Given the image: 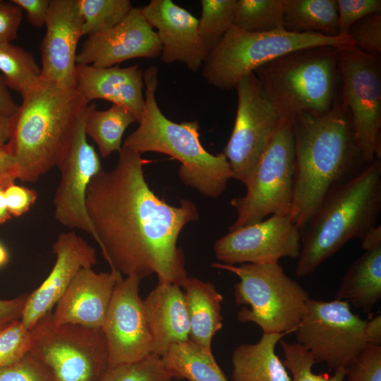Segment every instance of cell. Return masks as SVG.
I'll return each instance as SVG.
<instances>
[{"label": "cell", "instance_id": "obj_1", "mask_svg": "<svg viewBox=\"0 0 381 381\" xmlns=\"http://www.w3.org/2000/svg\"><path fill=\"white\" fill-rule=\"evenodd\" d=\"M141 155L122 146L115 167L89 183L85 205L94 239L111 270L141 280L156 274L158 282L181 286L188 273L177 241L198 210L191 200L173 206L159 198L144 176L150 160Z\"/></svg>", "mask_w": 381, "mask_h": 381}, {"label": "cell", "instance_id": "obj_3", "mask_svg": "<svg viewBox=\"0 0 381 381\" xmlns=\"http://www.w3.org/2000/svg\"><path fill=\"white\" fill-rule=\"evenodd\" d=\"M89 103L75 88L41 79L10 118L6 145L18 179L35 182L56 166Z\"/></svg>", "mask_w": 381, "mask_h": 381}, {"label": "cell", "instance_id": "obj_46", "mask_svg": "<svg viewBox=\"0 0 381 381\" xmlns=\"http://www.w3.org/2000/svg\"><path fill=\"white\" fill-rule=\"evenodd\" d=\"M18 108V106L13 99L2 75L0 74V117L11 118Z\"/></svg>", "mask_w": 381, "mask_h": 381}, {"label": "cell", "instance_id": "obj_16", "mask_svg": "<svg viewBox=\"0 0 381 381\" xmlns=\"http://www.w3.org/2000/svg\"><path fill=\"white\" fill-rule=\"evenodd\" d=\"M141 279L128 276L116 283L102 327L109 353V368L139 361L152 353Z\"/></svg>", "mask_w": 381, "mask_h": 381}, {"label": "cell", "instance_id": "obj_25", "mask_svg": "<svg viewBox=\"0 0 381 381\" xmlns=\"http://www.w3.org/2000/svg\"><path fill=\"white\" fill-rule=\"evenodd\" d=\"M286 333H262L258 341L237 346L231 355V381H291L275 348Z\"/></svg>", "mask_w": 381, "mask_h": 381}, {"label": "cell", "instance_id": "obj_34", "mask_svg": "<svg viewBox=\"0 0 381 381\" xmlns=\"http://www.w3.org/2000/svg\"><path fill=\"white\" fill-rule=\"evenodd\" d=\"M162 356L152 353L131 363L110 367L100 381H174Z\"/></svg>", "mask_w": 381, "mask_h": 381}, {"label": "cell", "instance_id": "obj_22", "mask_svg": "<svg viewBox=\"0 0 381 381\" xmlns=\"http://www.w3.org/2000/svg\"><path fill=\"white\" fill-rule=\"evenodd\" d=\"M143 71L139 65L96 67L77 64L75 88L88 102L103 99L125 107L139 122L145 98Z\"/></svg>", "mask_w": 381, "mask_h": 381}, {"label": "cell", "instance_id": "obj_39", "mask_svg": "<svg viewBox=\"0 0 381 381\" xmlns=\"http://www.w3.org/2000/svg\"><path fill=\"white\" fill-rule=\"evenodd\" d=\"M340 35H348L351 27L363 18L381 13L380 0H337Z\"/></svg>", "mask_w": 381, "mask_h": 381}, {"label": "cell", "instance_id": "obj_6", "mask_svg": "<svg viewBox=\"0 0 381 381\" xmlns=\"http://www.w3.org/2000/svg\"><path fill=\"white\" fill-rule=\"evenodd\" d=\"M340 49L317 46L295 50L253 72L282 119L322 116L331 109L340 93Z\"/></svg>", "mask_w": 381, "mask_h": 381}, {"label": "cell", "instance_id": "obj_33", "mask_svg": "<svg viewBox=\"0 0 381 381\" xmlns=\"http://www.w3.org/2000/svg\"><path fill=\"white\" fill-rule=\"evenodd\" d=\"M236 0H202L198 19L200 37L210 52L233 26Z\"/></svg>", "mask_w": 381, "mask_h": 381}, {"label": "cell", "instance_id": "obj_27", "mask_svg": "<svg viewBox=\"0 0 381 381\" xmlns=\"http://www.w3.org/2000/svg\"><path fill=\"white\" fill-rule=\"evenodd\" d=\"M283 28L294 33L339 35L337 0H286Z\"/></svg>", "mask_w": 381, "mask_h": 381}, {"label": "cell", "instance_id": "obj_35", "mask_svg": "<svg viewBox=\"0 0 381 381\" xmlns=\"http://www.w3.org/2000/svg\"><path fill=\"white\" fill-rule=\"evenodd\" d=\"M284 355L283 363L291 373V381H344L346 368L334 371L332 376L316 374L313 367L316 362L310 353L297 342L279 341Z\"/></svg>", "mask_w": 381, "mask_h": 381}, {"label": "cell", "instance_id": "obj_36", "mask_svg": "<svg viewBox=\"0 0 381 381\" xmlns=\"http://www.w3.org/2000/svg\"><path fill=\"white\" fill-rule=\"evenodd\" d=\"M30 332L20 321L0 327V369L11 365L29 353Z\"/></svg>", "mask_w": 381, "mask_h": 381}, {"label": "cell", "instance_id": "obj_24", "mask_svg": "<svg viewBox=\"0 0 381 381\" xmlns=\"http://www.w3.org/2000/svg\"><path fill=\"white\" fill-rule=\"evenodd\" d=\"M180 286L188 317L189 340L205 351H212V339L223 326V296L211 282L190 276Z\"/></svg>", "mask_w": 381, "mask_h": 381}, {"label": "cell", "instance_id": "obj_14", "mask_svg": "<svg viewBox=\"0 0 381 381\" xmlns=\"http://www.w3.org/2000/svg\"><path fill=\"white\" fill-rule=\"evenodd\" d=\"M87 108L57 162L60 181L53 204L54 217L61 224L83 231L94 238L95 231L86 210V193L92 178L103 168L85 132Z\"/></svg>", "mask_w": 381, "mask_h": 381}, {"label": "cell", "instance_id": "obj_4", "mask_svg": "<svg viewBox=\"0 0 381 381\" xmlns=\"http://www.w3.org/2000/svg\"><path fill=\"white\" fill-rule=\"evenodd\" d=\"M158 70L155 66L143 72L145 96L138 127L122 146L143 155L155 152L168 155L181 162L179 176L183 183L210 198H218L234 179L223 152L212 155L200 141L198 121L176 123L159 109L155 96Z\"/></svg>", "mask_w": 381, "mask_h": 381}, {"label": "cell", "instance_id": "obj_42", "mask_svg": "<svg viewBox=\"0 0 381 381\" xmlns=\"http://www.w3.org/2000/svg\"><path fill=\"white\" fill-rule=\"evenodd\" d=\"M23 10L11 1L0 0V44L11 42L18 36Z\"/></svg>", "mask_w": 381, "mask_h": 381}, {"label": "cell", "instance_id": "obj_43", "mask_svg": "<svg viewBox=\"0 0 381 381\" xmlns=\"http://www.w3.org/2000/svg\"><path fill=\"white\" fill-rule=\"evenodd\" d=\"M13 4L24 10L28 22L40 28L45 25L50 0H12Z\"/></svg>", "mask_w": 381, "mask_h": 381}, {"label": "cell", "instance_id": "obj_19", "mask_svg": "<svg viewBox=\"0 0 381 381\" xmlns=\"http://www.w3.org/2000/svg\"><path fill=\"white\" fill-rule=\"evenodd\" d=\"M52 250L54 265L42 284L29 294L20 318L29 329L52 311L76 274L81 269L92 268L97 261L95 249L74 231L59 234Z\"/></svg>", "mask_w": 381, "mask_h": 381}, {"label": "cell", "instance_id": "obj_18", "mask_svg": "<svg viewBox=\"0 0 381 381\" xmlns=\"http://www.w3.org/2000/svg\"><path fill=\"white\" fill-rule=\"evenodd\" d=\"M45 26L40 47L41 79L73 88L77 46L83 36L77 0H50Z\"/></svg>", "mask_w": 381, "mask_h": 381}, {"label": "cell", "instance_id": "obj_41", "mask_svg": "<svg viewBox=\"0 0 381 381\" xmlns=\"http://www.w3.org/2000/svg\"><path fill=\"white\" fill-rule=\"evenodd\" d=\"M4 191L8 212L14 217H20L26 213L37 198L35 190L16 185L15 183L6 186Z\"/></svg>", "mask_w": 381, "mask_h": 381}, {"label": "cell", "instance_id": "obj_32", "mask_svg": "<svg viewBox=\"0 0 381 381\" xmlns=\"http://www.w3.org/2000/svg\"><path fill=\"white\" fill-rule=\"evenodd\" d=\"M83 19V33L92 35L108 30L131 11L129 0H77Z\"/></svg>", "mask_w": 381, "mask_h": 381}, {"label": "cell", "instance_id": "obj_15", "mask_svg": "<svg viewBox=\"0 0 381 381\" xmlns=\"http://www.w3.org/2000/svg\"><path fill=\"white\" fill-rule=\"evenodd\" d=\"M302 231L290 215L266 219L232 231L214 244L218 262L226 265L275 263L282 258H298Z\"/></svg>", "mask_w": 381, "mask_h": 381}, {"label": "cell", "instance_id": "obj_44", "mask_svg": "<svg viewBox=\"0 0 381 381\" xmlns=\"http://www.w3.org/2000/svg\"><path fill=\"white\" fill-rule=\"evenodd\" d=\"M28 294H22L11 299H0V327L20 320Z\"/></svg>", "mask_w": 381, "mask_h": 381}, {"label": "cell", "instance_id": "obj_47", "mask_svg": "<svg viewBox=\"0 0 381 381\" xmlns=\"http://www.w3.org/2000/svg\"><path fill=\"white\" fill-rule=\"evenodd\" d=\"M365 337L367 345L381 346V315L373 316L366 320L365 326Z\"/></svg>", "mask_w": 381, "mask_h": 381}, {"label": "cell", "instance_id": "obj_11", "mask_svg": "<svg viewBox=\"0 0 381 381\" xmlns=\"http://www.w3.org/2000/svg\"><path fill=\"white\" fill-rule=\"evenodd\" d=\"M365 322L346 301L310 298L294 332L296 342L310 353L316 363H325L334 371L346 368L368 346Z\"/></svg>", "mask_w": 381, "mask_h": 381}, {"label": "cell", "instance_id": "obj_12", "mask_svg": "<svg viewBox=\"0 0 381 381\" xmlns=\"http://www.w3.org/2000/svg\"><path fill=\"white\" fill-rule=\"evenodd\" d=\"M340 95L365 164L381 156V58L356 47L340 49Z\"/></svg>", "mask_w": 381, "mask_h": 381}, {"label": "cell", "instance_id": "obj_30", "mask_svg": "<svg viewBox=\"0 0 381 381\" xmlns=\"http://www.w3.org/2000/svg\"><path fill=\"white\" fill-rule=\"evenodd\" d=\"M0 71L8 88L22 98L41 80V68L32 54L11 42L0 44Z\"/></svg>", "mask_w": 381, "mask_h": 381}, {"label": "cell", "instance_id": "obj_38", "mask_svg": "<svg viewBox=\"0 0 381 381\" xmlns=\"http://www.w3.org/2000/svg\"><path fill=\"white\" fill-rule=\"evenodd\" d=\"M344 381H381V346L368 345L346 368Z\"/></svg>", "mask_w": 381, "mask_h": 381}, {"label": "cell", "instance_id": "obj_10", "mask_svg": "<svg viewBox=\"0 0 381 381\" xmlns=\"http://www.w3.org/2000/svg\"><path fill=\"white\" fill-rule=\"evenodd\" d=\"M294 173L292 120L282 119L246 187V194L230 201L237 217L229 231L259 222L268 215H290Z\"/></svg>", "mask_w": 381, "mask_h": 381}, {"label": "cell", "instance_id": "obj_45", "mask_svg": "<svg viewBox=\"0 0 381 381\" xmlns=\"http://www.w3.org/2000/svg\"><path fill=\"white\" fill-rule=\"evenodd\" d=\"M18 179L16 159L6 145L0 147V188H5Z\"/></svg>", "mask_w": 381, "mask_h": 381}, {"label": "cell", "instance_id": "obj_8", "mask_svg": "<svg viewBox=\"0 0 381 381\" xmlns=\"http://www.w3.org/2000/svg\"><path fill=\"white\" fill-rule=\"evenodd\" d=\"M317 46L343 49L355 44L349 35L301 34L284 29L252 33L232 26L208 53L202 66V74L210 85L231 90L263 64L289 52Z\"/></svg>", "mask_w": 381, "mask_h": 381}, {"label": "cell", "instance_id": "obj_40", "mask_svg": "<svg viewBox=\"0 0 381 381\" xmlns=\"http://www.w3.org/2000/svg\"><path fill=\"white\" fill-rule=\"evenodd\" d=\"M0 381H54L46 369L30 353L17 363L0 369Z\"/></svg>", "mask_w": 381, "mask_h": 381}, {"label": "cell", "instance_id": "obj_9", "mask_svg": "<svg viewBox=\"0 0 381 381\" xmlns=\"http://www.w3.org/2000/svg\"><path fill=\"white\" fill-rule=\"evenodd\" d=\"M29 353L54 381H100L109 368L102 329L77 325H56L52 311L30 329Z\"/></svg>", "mask_w": 381, "mask_h": 381}, {"label": "cell", "instance_id": "obj_50", "mask_svg": "<svg viewBox=\"0 0 381 381\" xmlns=\"http://www.w3.org/2000/svg\"><path fill=\"white\" fill-rule=\"evenodd\" d=\"M9 260V253L6 247L0 242V267L5 265Z\"/></svg>", "mask_w": 381, "mask_h": 381}, {"label": "cell", "instance_id": "obj_23", "mask_svg": "<svg viewBox=\"0 0 381 381\" xmlns=\"http://www.w3.org/2000/svg\"><path fill=\"white\" fill-rule=\"evenodd\" d=\"M152 353L162 356L170 346L189 340L190 326L181 287L158 282L143 300Z\"/></svg>", "mask_w": 381, "mask_h": 381}, {"label": "cell", "instance_id": "obj_37", "mask_svg": "<svg viewBox=\"0 0 381 381\" xmlns=\"http://www.w3.org/2000/svg\"><path fill=\"white\" fill-rule=\"evenodd\" d=\"M348 35L355 47L373 54H381V13L367 16L355 23Z\"/></svg>", "mask_w": 381, "mask_h": 381}, {"label": "cell", "instance_id": "obj_13", "mask_svg": "<svg viewBox=\"0 0 381 381\" xmlns=\"http://www.w3.org/2000/svg\"><path fill=\"white\" fill-rule=\"evenodd\" d=\"M235 88L238 95L236 114L223 153L234 179L247 187L282 119L265 95L253 73L243 77Z\"/></svg>", "mask_w": 381, "mask_h": 381}, {"label": "cell", "instance_id": "obj_2", "mask_svg": "<svg viewBox=\"0 0 381 381\" xmlns=\"http://www.w3.org/2000/svg\"><path fill=\"white\" fill-rule=\"evenodd\" d=\"M292 129L295 173L290 217L303 232L325 198L366 164L340 93L325 115L295 116Z\"/></svg>", "mask_w": 381, "mask_h": 381}, {"label": "cell", "instance_id": "obj_21", "mask_svg": "<svg viewBox=\"0 0 381 381\" xmlns=\"http://www.w3.org/2000/svg\"><path fill=\"white\" fill-rule=\"evenodd\" d=\"M123 277L114 270L81 269L52 310L54 323L102 329L114 287Z\"/></svg>", "mask_w": 381, "mask_h": 381}, {"label": "cell", "instance_id": "obj_48", "mask_svg": "<svg viewBox=\"0 0 381 381\" xmlns=\"http://www.w3.org/2000/svg\"><path fill=\"white\" fill-rule=\"evenodd\" d=\"M10 133V119L0 117V147L8 143Z\"/></svg>", "mask_w": 381, "mask_h": 381}, {"label": "cell", "instance_id": "obj_17", "mask_svg": "<svg viewBox=\"0 0 381 381\" xmlns=\"http://www.w3.org/2000/svg\"><path fill=\"white\" fill-rule=\"evenodd\" d=\"M162 46L156 31L143 16L140 8L112 28L88 36L77 54L76 64L110 67L135 58L160 56Z\"/></svg>", "mask_w": 381, "mask_h": 381}, {"label": "cell", "instance_id": "obj_7", "mask_svg": "<svg viewBox=\"0 0 381 381\" xmlns=\"http://www.w3.org/2000/svg\"><path fill=\"white\" fill-rule=\"evenodd\" d=\"M212 267L231 272L239 278L234 285V299L242 307L240 322H253L262 333L294 332L306 310L309 293L291 279L278 263L226 265Z\"/></svg>", "mask_w": 381, "mask_h": 381}, {"label": "cell", "instance_id": "obj_29", "mask_svg": "<svg viewBox=\"0 0 381 381\" xmlns=\"http://www.w3.org/2000/svg\"><path fill=\"white\" fill-rule=\"evenodd\" d=\"M138 122L134 115L123 107L112 104L106 110H98L95 104L87 106L85 132L97 145L100 155L107 157L122 147L126 129Z\"/></svg>", "mask_w": 381, "mask_h": 381}, {"label": "cell", "instance_id": "obj_26", "mask_svg": "<svg viewBox=\"0 0 381 381\" xmlns=\"http://www.w3.org/2000/svg\"><path fill=\"white\" fill-rule=\"evenodd\" d=\"M381 298V244L356 259L344 274L335 299L368 313Z\"/></svg>", "mask_w": 381, "mask_h": 381}, {"label": "cell", "instance_id": "obj_5", "mask_svg": "<svg viewBox=\"0 0 381 381\" xmlns=\"http://www.w3.org/2000/svg\"><path fill=\"white\" fill-rule=\"evenodd\" d=\"M381 209V159L367 164L334 188L302 232L295 269L305 277L353 238L361 239L374 228Z\"/></svg>", "mask_w": 381, "mask_h": 381}, {"label": "cell", "instance_id": "obj_28", "mask_svg": "<svg viewBox=\"0 0 381 381\" xmlns=\"http://www.w3.org/2000/svg\"><path fill=\"white\" fill-rule=\"evenodd\" d=\"M162 357L174 380L229 381L212 351H205L190 340L172 344Z\"/></svg>", "mask_w": 381, "mask_h": 381}, {"label": "cell", "instance_id": "obj_49", "mask_svg": "<svg viewBox=\"0 0 381 381\" xmlns=\"http://www.w3.org/2000/svg\"><path fill=\"white\" fill-rule=\"evenodd\" d=\"M4 190V188H0V224L5 223L12 217L7 208Z\"/></svg>", "mask_w": 381, "mask_h": 381}, {"label": "cell", "instance_id": "obj_31", "mask_svg": "<svg viewBox=\"0 0 381 381\" xmlns=\"http://www.w3.org/2000/svg\"><path fill=\"white\" fill-rule=\"evenodd\" d=\"M286 0H236L233 26L247 32L284 29Z\"/></svg>", "mask_w": 381, "mask_h": 381}, {"label": "cell", "instance_id": "obj_20", "mask_svg": "<svg viewBox=\"0 0 381 381\" xmlns=\"http://www.w3.org/2000/svg\"><path fill=\"white\" fill-rule=\"evenodd\" d=\"M140 8L157 30L162 62H180L193 72L202 68L209 52L200 37L198 18L171 0H152Z\"/></svg>", "mask_w": 381, "mask_h": 381}]
</instances>
